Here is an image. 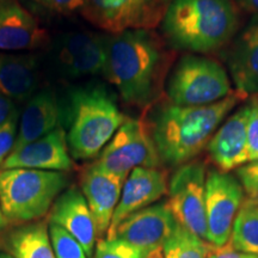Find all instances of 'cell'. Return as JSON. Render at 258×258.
Segmentation results:
<instances>
[{
  "label": "cell",
  "instance_id": "1",
  "mask_svg": "<svg viewBox=\"0 0 258 258\" xmlns=\"http://www.w3.org/2000/svg\"><path fill=\"white\" fill-rule=\"evenodd\" d=\"M169 54L151 30L138 29L108 37L104 76L127 104L146 108L159 96Z\"/></svg>",
  "mask_w": 258,
  "mask_h": 258
},
{
  "label": "cell",
  "instance_id": "2",
  "mask_svg": "<svg viewBox=\"0 0 258 258\" xmlns=\"http://www.w3.org/2000/svg\"><path fill=\"white\" fill-rule=\"evenodd\" d=\"M239 101L234 92L209 105L183 106L167 102L158 106L147 127L161 163L180 166L191 161L207 147Z\"/></svg>",
  "mask_w": 258,
  "mask_h": 258
},
{
  "label": "cell",
  "instance_id": "3",
  "mask_svg": "<svg viewBox=\"0 0 258 258\" xmlns=\"http://www.w3.org/2000/svg\"><path fill=\"white\" fill-rule=\"evenodd\" d=\"M161 27L173 48L211 53L233 40L239 15L234 0H171Z\"/></svg>",
  "mask_w": 258,
  "mask_h": 258
},
{
  "label": "cell",
  "instance_id": "4",
  "mask_svg": "<svg viewBox=\"0 0 258 258\" xmlns=\"http://www.w3.org/2000/svg\"><path fill=\"white\" fill-rule=\"evenodd\" d=\"M127 116L122 114L114 96L101 85L73 90L69 104L67 145L72 159L99 156Z\"/></svg>",
  "mask_w": 258,
  "mask_h": 258
},
{
  "label": "cell",
  "instance_id": "5",
  "mask_svg": "<svg viewBox=\"0 0 258 258\" xmlns=\"http://www.w3.org/2000/svg\"><path fill=\"white\" fill-rule=\"evenodd\" d=\"M69 177L60 171H0V205L8 222L22 224L46 215L64 191Z\"/></svg>",
  "mask_w": 258,
  "mask_h": 258
},
{
  "label": "cell",
  "instance_id": "6",
  "mask_svg": "<svg viewBox=\"0 0 258 258\" xmlns=\"http://www.w3.org/2000/svg\"><path fill=\"white\" fill-rule=\"evenodd\" d=\"M232 93L230 77L224 66L200 54L180 57L166 83L167 99L176 105L214 104Z\"/></svg>",
  "mask_w": 258,
  "mask_h": 258
},
{
  "label": "cell",
  "instance_id": "7",
  "mask_svg": "<svg viewBox=\"0 0 258 258\" xmlns=\"http://www.w3.org/2000/svg\"><path fill=\"white\" fill-rule=\"evenodd\" d=\"M206 170L205 164L198 160L178 166L169 182V206L173 218L180 227L208 241L206 219Z\"/></svg>",
  "mask_w": 258,
  "mask_h": 258
},
{
  "label": "cell",
  "instance_id": "8",
  "mask_svg": "<svg viewBox=\"0 0 258 258\" xmlns=\"http://www.w3.org/2000/svg\"><path fill=\"white\" fill-rule=\"evenodd\" d=\"M93 164L125 179L137 167H159L161 160L147 125L127 117Z\"/></svg>",
  "mask_w": 258,
  "mask_h": 258
},
{
  "label": "cell",
  "instance_id": "9",
  "mask_svg": "<svg viewBox=\"0 0 258 258\" xmlns=\"http://www.w3.org/2000/svg\"><path fill=\"white\" fill-rule=\"evenodd\" d=\"M171 0H85L84 14L112 35L151 29L163 21Z\"/></svg>",
  "mask_w": 258,
  "mask_h": 258
},
{
  "label": "cell",
  "instance_id": "10",
  "mask_svg": "<svg viewBox=\"0 0 258 258\" xmlns=\"http://www.w3.org/2000/svg\"><path fill=\"white\" fill-rule=\"evenodd\" d=\"M206 219L209 243L217 246L230 240L232 227L245 200V191L237 177L219 170L206 175Z\"/></svg>",
  "mask_w": 258,
  "mask_h": 258
},
{
  "label": "cell",
  "instance_id": "11",
  "mask_svg": "<svg viewBox=\"0 0 258 258\" xmlns=\"http://www.w3.org/2000/svg\"><path fill=\"white\" fill-rule=\"evenodd\" d=\"M177 227L166 201L159 202L129 215L106 239L117 238L148 253L164 246Z\"/></svg>",
  "mask_w": 258,
  "mask_h": 258
},
{
  "label": "cell",
  "instance_id": "12",
  "mask_svg": "<svg viewBox=\"0 0 258 258\" xmlns=\"http://www.w3.org/2000/svg\"><path fill=\"white\" fill-rule=\"evenodd\" d=\"M108 37L92 32H73L61 38L56 51L60 72L69 78L104 74Z\"/></svg>",
  "mask_w": 258,
  "mask_h": 258
},
{
  "label": "cell",
  "instance_id": "13",
  "mask_svg": "<svg viewBox=\"0 0 258 258\" xmlns=\"http://www.w3.org/2000/svg\"><path fill=\"white\" fill-rule=\"evenodd\" d=\"M167 188L166 172L159 167H137L132 171L124 180L106 238H110L117 226L129 215L159 201L167 194Z\"/></svg>",
  "mask_w": 258,
  "mask_h": 258
},
{
  "label": "cell",
  "instance_id": "14",
  "mask_svg": "<svg viewBox=\"0 0 258 258\" xmlns=\"http://www.w3.org/2000/svg\"><path fill=\"white\" fill-rule=\"evenodd\" d=\"M249 103L225 118L206 147L212 163L221 172H230L250 163L247 150Z\"/></svg>",
  "mask_w": 258,
  "mask_h": 258
},
{
  "label": "cell",
  "instance_id": "15",
  "mask_svg": "<svg viewBox=\"0 0 258 258\" xmlns=\"http://www.w3.org/2000/svg\"><path fill=\"white\" fill-rule=\"evenodd\" d=\"M72 167L66 131L59 125L38 140L12 151L2 170L31 169L66 172Z\"/></svg>",
  "mask_w": 258,
  "mask_h": 258
},
{
  "label": "cell",
  "instance_id": "16",
  "mask_svg": "<svg viewBox=\"0 0 258 258\" xmlns=\"http://www.w3.org/2000/svg\"><path fill=\"white\" fill-rule=\"evenodd\" d=\"M226 62L235 93L241 99L258 96V16L231 41Z\"/></svg>",
  "mask_w": 258,
  "mask_h": 258
},
{
  "label": "cell",
  "instance_id": "17",
  "mask_svg": "<svg viewBox=\"0 0 258 258\" xmlns=\"http://www.w3.org/2000/svg\"><path fill=\"white\" fill-rule=\"evenodd\" d=\"M124 178L106 172L95 164L89 166L83 173L80 186L91 214L95 220L97 235L103 238L108 233L112 215L120 201Z\"/></svg>",
  "mask_w": 258,
  "mask_h": 258
},
{
  "label": "cell",
  "instance_id": "18",
  "mask_svg": "<svg viewBox=\"0 0 258 258\" xmlns=\"http://www.w3.org/2000/svg\"><path fill=\"white\" fill-rule=\"evenodd\" d=\"M50 222L60 226L82 245L86 256H93L97 240V228L88 202L82 190H64L54 202L50 212Z\"/></svg>",
  "mask_w": 258,
  "mask_h": 258
},
{
  "label": "cell",
  "instance_id": "19",
  "mask_svg": "<svg viewBox=\"0 0 258 258\" xmlns=\"http://www.w3.org/2000/svg\"><path fill=\"white\" fill-rule=\"evenodd\" d=\"M44 37L38 22L18 0H0V50L34 49Z\"/></svg>",
  "mask_w": 258,
  "mask_h": 258
},
{
  "label": "cell",
  "instance_id": "20",
  "mask_svg": "<svg viewBox=\"0 0 258 258\" xmlns=\"http://www.w3.org/2000/svg\"><path fill=\"white\" fill-rule=\"evenodd\" d=\"M61 109L56 97L50 91L32 96L19 120L15 150L36 141L59 127Z\"/></svg>",
  "mask_w": 258,
  "mask_h": 258
},
{
  "label": "cell",
  "instance_id": "21",
  "mask_svg": "<svg viewBox=\"0 0 258 258\" xmlns=\"http://www.w3.org/2000/svg\"><path fill=\"white\" fill-rule=\"evenodd\" d=\"M36 84L34 57L0 53V96L11 101H23L32 95Z\"/></svg>",
  "mask_w": 258,
  "mask_h": 258
},
{
  "label": "cell",
  "instance_id": "22",
  "mask_svg": "<svg viewBox=\"0 0 258 258\" xmlns=\"http://www.w3.org/2000/svg\"><path fill=\"white\" fill-rule=\"evenodd\" d=\"M9 246L16 258H56L46 222L23 226L10 235Z\"/></svg>",
  "mask_w": 258,
  "mask_h": 258
},
{
  "label": "cell",
  "instance_id": "23",
  "mask_svg": "<svg viewBox=\"0 0 258 258\" xmlns=\"http://www.w3.org/2000/svg\"><path fill=\"white\" fill-rule=\"evenodd\" d=\"M234 249L258 257V198H245L230 238Z\"/></svg>",
  "mask_w": 258,
  "mask_h": 258
},
{
  "label": "cell",
  "instance_id": "24",
  "mask_svg": "<svg viewBox=\"0 0 258 258\" xmlns=\"http://www.w3.org/2000/svg\"><path fill=\"white\" fill-rule=\"evenodd\" d=\"M209 245L211 243L200 239L178 225L164 245V253L165 258H206Z\"/></svg>",
  "mask_w": 258,
  "mask_h": 258
},
{
  "label": "cell",
  "instance_id": "25",
  "mask_svg": "<svg viewBox=\"0 0 258 258\" xmlns=\"http://www.w3.org/2000/svg\"><path fill=\"white\" fill-rule=\"evenodd\" d=\"M49 235L56 258H89L83 246L63 228L49 222Z\"/></svg>",
  "mask_w": 258,
  "mask_h": 258
},
{
  "label": "cell",
  "instance_id": "26",
  "mask_svg": "<svg viewBox=\"0 0 258 258\" xmlns=\"http://www.w3.org/2000/svg\"><path fill=\"white\" fill-rule=\"evenodd\" d=\"M95 258H145L146 252L135 247L127 241L117 239L98 240L95 247Z\"/></svg>",
  "mask_w": 258,
  "mask_h": 258
},
{
  "label": "cell",
  "instance_id": "27",
  "mask_svg": "<svg viewBox=\"0 0 258 258\" xmlns=\"http://www.w3.org/2000/svg\"><path fill=\"white\" fill-rule=\"evenodd\" d=\"M247 117V150L250 161L258 160V96L251 97Z\"/></svg>",
  "mask_w": 258,
  "mask_h": 258
},
{
  "label": "cell",
  "instance_id": "28",
  "mask_svg": "<svg viewBox=\"0 0 258 258\" xmlns=\"http://www.w3.org/2000/svg\"><path fill=\"white\" fill-rule=\"evenodd\" d=\"M18 114H15L4 125L0 127V167L12 153L17 138Z\"/></svg>",
  "mask_w": 258,
  "mask_h": 258
},
{
  "label": "cell",
  "instance_id": "29",
  "mask_svg": "<svg viewBox=\"0 0 258 258\" xmlns=\"http://www.w3.org/2000/svg\"><path fill=\"white\" fill-rule=\"evenodd\" d=\"M237 177L247 198H258V160L237 169Z\"/></svg>",
  "mask_w": 258,
  "mask_h": 258
},
{
  "label": "cell",
  "instance_id": "30",
  "mask_svg": "<svg viewBox=\"0 0 258 258\" xmlns=\"http://www.w3.org/2000/svg\"><path fill=\"white\" fill-rule=\"evenodd\" d=\"M32 2L60 14H70L83 10L85 5V0H32Z\"/></svg>",
  "mask_w": 258,
  "mask_h": 258
},
{
  "label": "cell",
  "instance_id": "31",
  "mask_svg": "<svg viewBox=\"0 0 258 258\" xmlns=\"http://www.w3.org/2000/svg\"><path fill=\"white\" fill-rule=\"evenodd\" d=\"M206 258H258L253 254L241 252L234 249L233 245L228 240L225 245L221 246H217V245H209V249Z\"/></svg>",
  "mask_w": 258,
  "mask_h": 258
},
{
  "label": "cell",
  "instance_id": "32",
  "mask_svg": "<svg viewBox=\"0 0 258 258\" xmlns=\"http://www.w3.org/2000/svg\"><path fill=\"white\" fill-rule=\"evenodd\" d=\"M15 114H17L14 101L0 96V127L4 125Z\"/></svg>",
  "mask_w": 258,
  "mask_h": 258
},
{
  "label": "cell",
  "instance_id": "33",
  "mask_svg": "<svg viewBox=\"0 0 258 258\" xmlns=\"http://www.w3.org/2000/svg\"><path fill=\"white\" fill-rule=\"evenodd\" d=\"M245 11L251 12L253 16H258V0H234Z\"/></svg>",
  "mask_w": 258,
  "mask_h": 258
},
{
  "label": "cell",
  "instance_id": "34",
  "mask_svg": "<svg viewBox=\"0 0 258 258\" xmlns=\"http://www.w3.org/2000/svg\"><path fill=\"white\" fill-rule=\"evenodd\" d=\"M145 258H165V253H164V246L157 247V249H153L150 251Z\"/></svg>",
  "mask_w": 258,
  "mask_h": 258
},
{
  "label": "cell",
  "instance_id": "35",
  "mask_svg": "<svg viewBox=\"0 0 258 258\" xmlns=\"http://www.w3.org/2000/svg\"><path fill=\"white\" fill-rule=\"evenodd\" d=\"M6 225H8V220H6L4 214H3L2 205H0V231L4 230V228L6 227Z\"/></svg>",
  "mask_w": 258,
  "mask_h": 258
},
{
  "label": "cell",
  "instance_id": "36",
  "mask_svg": "<svg viewBox=\"0 0 258 258\" xmlns=\"http://www.w3.org/2000/svg\"><path fill=\"white\" fill-rule=\"evenodd\" d=\"M0 258H16V257H15V256H12L11 253L3 252V251H0Z\"/></svg>",
  "mask_w": 258,
  "mask_h": 258
}]
</instances>
